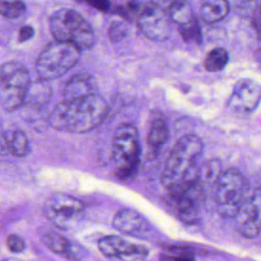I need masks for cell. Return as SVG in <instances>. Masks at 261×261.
<instances>
[{
  "label": "cell",
  "instance_id": "cell-30",
  "mask_svg": "<svg viewBox=\"0 0 261 261\" xmlns=\"http://www.w3.org/2000/svg\"><path fill=\"white\" fill-rule=\"evenodd\" d=\"M3 261H21V260L16 259V258H7V259H4Z\"/></svg>",
  "mask_w": 261,
  "mask_h": 261
},
{
  "label": "cell",
  "instance_id": "cell-16",
  "mask_svg": "<svg viewBox=\"0 0 261 261\" xmlns=\"http://www.w3.org/2000/svg\"><path fill=\"white\" fill-rule=\"evenodd\" d=\"M41 240L43 244L54 253L65 256L66 258L75 259L77 257V249H75L74 245L62 234L49 230L42 234Z\"/></svg>",
  "mask_w": 261,
  "mask_h": 261
},
{
  "label": "cell",
  "instance_id": "cell-27",
  "mask_svg": "<svg viewBox=\"0 0 261 261\" xmlns=\"http://www.w3.org/2000/svg\"><path fill=\"white\" fill-rule=\"evenodd\" d=\"M34 34H35V31L32 25H30V24L22 25L18 30V35H17L18 43H23V42L31 40L34 37Z\"/></svg>",
  "mask_w": 261,
  "mask_h": 261
},
{
  "label": "cell",
  "instance_id": "cell-23",
  "mask_svg": "<svg viewBox=\"0 0 261 261\" xmlns=\"http://www.w3.org/2000/svg\"><path fill=\"white\" fill-rule=\"evenodd\" d=\"M25 12L27 6L21 0H0V15L5 18H18Z\"/></svg>",
  "mask_w": 261,
  "mask_h": 261
},
{
  "label": "cell",
  "instance_id": "cell-19",
  "mask_svg": "<svg viewBox=\"0 0 261 261\" xmlns=\"http://www.w3.org/2000/svg\"><path fill=\"white\" fill-rule=\"evenodd\" d=\"M3 142L8 152L16 157L25 156L30 152V143L24 133L18 129L9 130L3 137Z\"/></svg>",
  "mask_w": 261,
  "mask_h": 261
},
{
  "label": "cell",
  "instance_id": "cell-31",
  "mask_svg": "<svg viewBox=\"0 0 261 261\" xmlns=\"http://www.w3.org/2000/svg\"><path fill=\"white\" fill-rule=\"evenodd\" d=\"M260 19H261V8H260Z\"/></svg>",
  "mask_w": 261,
  "mask_h": 261
},
{
  "label": "cell",
  "instance_id": "cell-26",
  "mask_svg": "<svg viewBox=\"0 0 261 261\" xmlns=\"http://www.w3.org/2000/svg\"><path fill=\"white\" fill-rule=\"evenodd\" d=\"M6 245H7L8 249L13 253H20L24 250V247H25L24 241L16 234L8 236V238L6 240Z\"/></svg>",
  "mask_w": 261,
  "mask_h": 261
},
{
  "label": "cell",
  "instance_id": "cell-21",
  "mask_svg": "<svg viewBox=\"0 0 261 261\" xmlns=\"http://www.w3.org/2000/svg\"><path fill=\"white\" fill-rule=\"evenodd\" d=\"M168 138V128L163 118H155L149 127L147 135V144L153 149H159Z\"/></svg>",
  "mask_w": 261,
  "mask_h": 261
},
{
  "label": "cell",
  "instance_id": "cell-28",
  "mask_svg": "<svg viewBox=\"0 0 261 261\" xmlns=\"http://www.w3.org/2000/svg\"><path fill=\"white\" fill-rule=\"evenodd\" d=\"M89 6L100 10V11H107L110 7V0H82Z\"/></svg>",
  "mask_w": 261,
  "mask_h": 261
},
{
  "label": "cell",
  "instance_id": "cell-2",
  "mask_svg": "<svg viewBox=\"0 0 261 261\" xmlns=\"http://www.w3.org/2000/svg\"><path fill=\"white\" fill-rule=\"evenodd\" d=\"M202 151L203 142L195 135H186L176 142L165 161L161 176V181L168 191L198 178L197 159Z\"/></svg>",
  "mask_w": 261,
  "mask_h": 261
},
{
  "label": "cell",
  "instance_id": "cell-24",
  "mask_svg": "<svg viewBox=\"0 0 261 261\" xmlns=\"http://www.w3.org/2000/svg\"><path fill=\"white\" fill-rule=\"evenodd\" d=\"M179 34L185 41H192V42H199L201 38V30L198 23V20L188 24L182 28H178Z\"/></svg>",
  "mask_w": 261,
  "mask_h": 261
},
{
  "label": "cell",
  "instance_id": "cell-7",
  "mask_svg": "<svg viewBox=\"0 0 261 261\" xmlns=\"http://www.w3.org/2000/svg\"><path fill=\"white\" fill-rule=\"evenodd\" d=\"M140 153L137 128L132 124L118 126L112 138V156L118 177L126 178L135 171L140 160Z\"/></svg>",
  "mask_w": 261,
  "mask_h": 261
},
{
  "label": "cell",
  "instance_id": "cell-1",
  "mask_svg": "<svg viewBox=\"0 0 261 261\" xmlns=\"http://www.w3.org/2000/svg\"><path fill=\"white\" fill-rule=\"evenodd\" d=\"M107 103L94 93L82 98L62 100L49 115L50 124L66 133H87L97 127L107 114Z\"/></svg>",
  "mask_w": 261,
  "mask_h": 261
},
{
  "label": "cell",
  "instance_id": "cell-29",
  "mask_svg": "<svg viewBox=\"0 0 261 261\" xmlns=\"http://www.w3.org/2000/svg\"><path fill=\"white\" fill-rule=\"evenodd\" d=\"M171 261H195V258L193 257V255L187 252H184V253H179L172 256Z\"/></svg>",
  "mask_w": 261,
  "mask_h": 261
},
{
  "label": "cell",
  "instance_id": "cell-13",
  "mask_svg": "<svg viewBox=\"0 0 261 261\" xmlns=\"http://www.w3.org/2000/svg\"><path fill=\"white\" fill-rule=\"evenodd\" d=\"M98 248L106 257L123 261H142L148 255V250L144 246L129 243L118 236H106L100 239Z\"/></svg>",
  "mask_w": 261,
  "mask_h": 261
},
{
  "label": "cell",
  "instance_id": "cell-5",
  "mask_svg": "<svg viewBox=\"0 0 261 261\" xmlns=\"http://www.w3.org/2000/svg\"><path fill=\"white\" fill-rule=\"evenodd\" d=\"M250 194L246 176L237 169L223 170L214 189L215 203L222 217H233Z\"/></svg>",
  "mask_w": 261,
  "mask_h": 261
},
{
  "label": "cell",
  "instance_id": "cell-6",
  "mask_svg": "<svg viewBox=\"0 0 261 261\" xmlns=\"http://www.w3.org/2000/svg\"><path fill=\"white\" fill-rule=\"evenodd\" d=\"M29 69L20 62L9 61L0 65V104L7 111L20 108L31 86Z\"/></svg>",
  "mask_w": 261,
  "mask_h": 261
},
{
  "label": "cell",
  "instance_id": "cell-22",
  "mask_svg": "<svg viewBox=\"0 0 261 261\" xmlns=\"http://www.w3.org/2000/svg\"><path fill=\"white\" fill-rule=\"evenodd\" d=\"M228 62V53L224 48L216 47L208 52L204 60V67L207 71L216 72L222 70Z\"/></svg>",
  "mask_w": 261,
  "mask_h": 261
},
{
  "label": "cell",
  "instance_id": "cell-11",
  "mask_svg": "<svg viewBox=\"0 0 261 261\" xmlns=\"http://www.w3.org/2000/svg\"><path fill=\"white\" fill-rule=\"evenodd\" d=\"M239 232L248 239L255 238L261 230V188H256L233 216Z\"/></svg>",
  "mask_w": 261,
  "mask_h": 261
},
{
  "label": "cell",
  "instance_id": "cell-4",
  "mask_svg": "<svg viewBox=\"0 0 261 261\" xmlns=\"http://www.w3.org/2000/svg\"><path fill=\"white\" fill-rule=\"evenodd\" d=\"M81 50L74 45L53 41L45 46L35 62L37 76L49 82L62 76L79 61Z\"/></svg>",
  "mask_w": 261,
  "mask_h": 261
},
{
  "label": "cell",
  "instance_id": "cell-18",
  "mask_svg": "<svg viewBox=\"0 0 261 261\" xmlns=\"http://www.w3.org/2000/svg\"><path fill=\"white\" fill-rule=\"evenodd\" d=\"M168 15L178 28L186 27L197 21L190 3L187 0H174L169 6Z\"/></svg>",
  "mask_w": 261,
  "mask_h": 261
},
{
  "label": "cell",
  "instance_id": "cell-20",
  "mask_svg": "<svg viewBox=\"0 0 261 261\" xmlns=\"http://www.w3.org/2000/svg\"><path fill=\"white\" fill-rule=\"evenodd\" d=\"M222 171L223 170L221 169V163L217 159L210 160L204 163L201 167H199L198 180L204 192L207 188H213V190L215 189V186Z\"/></svg>",
  "mask_w": 261,
  "mask_h": 261
},
{
  "label": "cell",
  "instance_id": "cell-9",
  "mask_svg": "<svg viewBox=\"0 0 261 261\" xmlns=\"http://www.w3.org/2000/svg\"><path fill=\"white\" fill-rule=\"evenodd\" d=\"M169 194L185 221L193 222L198 218L205 199V192L198 178L182 182L170 190Z\"/></svg>",
  "mask_w": 261,
  "mask_h": 261
},
{
  "label": "cell",
  "instance_id": "cell-25",
  "mask_svg": "<svg viewBox=\"0 0 261 261\" xmlns=\"http://www.w3.org/2000/svg\"><path fill=\"white\" fill-rule=\"evenodd\" d=\"M126 32H127V29L122 22L115 21V22L111 23L109 31H108V35H109V38L113 42H116V41L122 39L126 35Z\"/></svg>",
  "mask_w": 261,
  "mask_h": 261
},
{
  "label": "cell",
  "instance_id": "cell-17",
  "mask_svg": "<svg viewBox=\"0 0 261 261\" xmlns=\"http://www.w3.org/2000/svg\"><path fill=\"white\" fill-rule=\"evenodd\" d=\"M229 12L227 0H202L200 4V17L206 23H215L223 18Z\"/></svg>",
  "mask_w": 261,
  "mask_h": 261
},
{
  "label": "cell",
  "instance_id": "cell-12",
  "mask_svg": "<svg viewBox=\"0 0 261 261\" xmlns=\"http://www.w3.org/2000/svg\"><path fill=\"white\" fill-rule=\"evenodd\" d=\"M261 101V85L252 79L239 80L227 100L228 107L240 114L253 112Z\"/></svg>",
  "mask_w": 261,
  "mask_h": 261
},
{
  "label": "cell",
  "instance_id": "cell-3",
  "mask_svg": "<svg viewBox=\"0 0 261 261\" xmlns=\"http://www.w3.org/2000/svg\"><path fill=\"white\" fill-rule=\"evenodd\" d=\"M49 29L55 41L74 45L81 51L90 50L95 44L91 24L72 8H61L49 18Z\"/></svg>",
  "mask_w": 261,
  "mask_h": 261
},
{
  "label": "cell",
  "instance_id": "cell-10",
  "mask_svg": "<svg viewBox=\"0 0 261 261\" xmlns=\"http://www.w3.org/2000/svg\"><path fill=\"white\" fill-rule=\"evenodd\" d=\"M137 25L140 32L152 41H165L171 33V19L168 13L156 4H148L141 10Z\"/></svg>",
  "mask_w": 261,
  "mask_h": 261
},
{
  "label": "cell",
  "instance_id": "cell-14",
  "mask_svg": "<svg viewBox=\"0 0 261 261\" xmlns=\"http://www.w3.org/2000/svg\"><path fill=\"white\" fill-rule=\"evenodd\" d=\"M115 229L136 238H145L151 231V225L147 219L139 212L124 208L118 210L112 219Z\"/></svg>",
  "mask_w": 261,
  "mask_h": 261
},
{
  "label": "cell",
  "instance_id": "cell-15",
  "mask_svg": "<svg viewBox=\"0 0 261 261\" xmlns=\"http://www.w3.org/2000/svg\"><path fill=\"white\" fill-rule=\"evenodd\" d=\"M94 93H96V82L94 77L88 73L72 75L62 89V97L64 100L82 98Z\"/></svg>",
  "mask_w": 261,
  "mask_h": 261
},
{
  "label": "cell",
  "instance_id": "cell-8",
  "mask_svg": "<svg viewBox=\"0 0 261 261\" xmlns=\"http://www.w3.org/2000/svg\"><path fill=\"white\" fill-rule=\"evenodd\" d=\"M84 211L85 204L82 201L63 193L51 195L43 206L46 218L60 229L73 227L81 220Z\"/></svg>",
  "mask_w": 261,
  "mask_h": 261
}]
</instances>
